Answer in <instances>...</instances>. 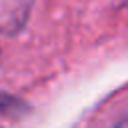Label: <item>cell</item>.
Instances as JSON below:
<instances>
[{
    "instance_id": "cell-1",
    "label": "cell",
    "mask_w": 128,
    "mask_h": 128,
    "mask_svg": "<svg viewBox=\"0 0 128 128\" xmlns=\"http://www.w3.org/2000/svg\"><path fill=\"white\" fill-rule=\"evenodd\" d=\"M116 128H128V120H124V122H120Z\"/></svg>"
}]
</instances>
